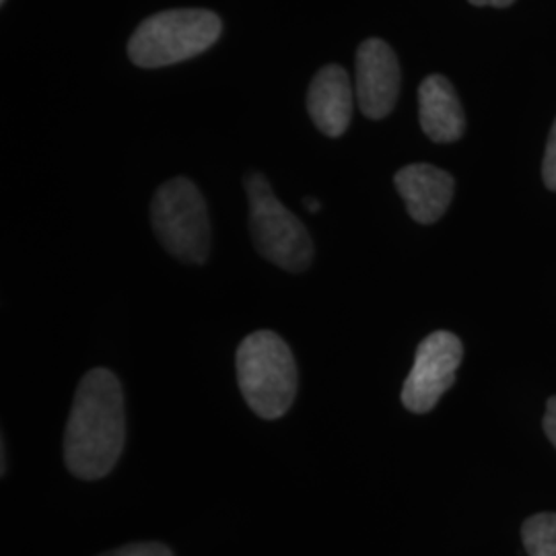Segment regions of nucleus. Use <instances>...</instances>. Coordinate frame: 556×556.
I'll use <instances>...</instances> for the list:
<instances>
[{"label":"nucleus","mask_w":556,"mask_h":556,"mask_svg":"<svg viewBox=\"0 0 556 556\" xmlns=\"http://www.w3.org/2000/svg\"><path fill=\"white\" fill-rule=\"evenodd\" d=\"M2 477L7 475V445H4V439H2V468H0Z\"/></svg>","instance_id":"f3484780"},{"label":"nucleus","mask_w":556,"mask_h":556,"mask_svg":"<svg viewBox=\"0 0 556 556\" xmlns=\"http://www.w3.org/2000/svg\"><path fill=\"white\" fill-rule=\"evenodd\" d=\"M418 118L422 132L435 142H456L466 130V116L456 89L443 75H431L418 87Z\"/></svg>","instance_id":"9d476101"},{"label":"nucleus","mask_w":556,"mask_h":556,"mask_svg":"<svg viewBox=\"0 0 556 556\" xmlns=\"http://www.w3.org/2000/svg\"><path fill=\"white\" fill-rule=\"evenodd\" d=\"M126 441L124 392L108 369L80 379L64 431V462L83 480L108 477L118 464Z\"/></svg>","instance_id":"f257e3e1"},{"label":"nucleus","mask_w":556,"mask_h":556,"mask_svg":"<svg viewBox=\"0 0 556 556\" xmlns=\"http://www.w3.org/2000/svg\"><path fill=\"white\" fill-rule=\"evenodd\" d=\"M353 85L342 66L328 64L319 71L307 93V112L319 132L330 139L346 132L353 116Z\"/></svg>","instance_id":"1a4fd4ad"},{"label":"nucleus","mask_w":556,"mask_h":556,"mask_svg":"<svg viewBox=\"0 0 556 556\" xmlns=\"http://www.w3.org/2000/svg\"><path fill=\"white\" fill-rule=\"evenodd\" d=\"M223 31L217 13L174 9L142 21L128 41V56L140 68H161L206 52Z\"/></svg>","instance_id":"7ed1b4c3"},{"label":"nucleus","mask_w":556,"mask_h":556,"mask_svg":"<svg viewBox=\"0 0 556 556\" xmlns=\"http://www.w3.org/2000/svg\"><path fill=\"white\" fill-rule=\"evenodd\" d=\"M400 197L406 202L410 217L420 225H431L443 217L454 200V178L429 163L402 167L394 178Z\"/></svg>","instance_id":"6e6552de"},{"label":"nucleus","mask_w":556,"mask_h":556,"mask_svg":"<svg viewBox=\"0 0 556 556\" xmlns=\"http://www.w3.org/2000/svg\"><path fill=\"white\" fill-rule=\"evenodd\" d=\"M475 7H495V9H507L511 7L516 0H468Z\"/></svg>","instance_id":"2eb2a0df"},{"label":"nucleus","mask_w":556,"mask_h":556,"mask_svg":"<svg viewBox=\"0 0 556 556\" xmlns=\"http://www.w3.org/2000/svg\"><path fill=\"white\" fill-rule=\"evenodd\" d=\"M464 358L462 340L438 330L418 344L415 365L402 388V404L415 415H427L454 386Z\"/></svg>","instance_id":"423d86ee"},{"label":"nucleus","mask_w":556,"mask_h":556,"mask_svg":"<svg viewBox=\"0 0 556 556\" xmlns=\"http://www.w3.org/2000/svg\"><path fill=\"white\" fill-rule=\"evenodd\" d=\"M250 199V229L260 256L289 273H303L314 258V243L305 225L280 200L262 174L245 178Z\"/></svg>","instance_id":"20e7f679"},{"label":"nucleus","mask_w":556,"mask_h":556,"mask_svg":"<svg viewBox=\"0 0 556 556\" xmlns=\"http://www.w3.org/2000/svg\"><path fill=\"white\" fill-rule=\"evenodd\" d=\"M542 178H544L546 188L556 192V119L548 142H546V153H544V163H542Z\"/></svg>","instance_id":"ddd939ff"},{"label":"nucleus","mask_w":556,"mask_h":556,"mask_svg":"<svg viewBox=\"0 0 556 556\" xmlns=\"http://www.w3.org/2000/svg\"><path fill=\"white\" fill-rule=\"evenodd\" d=\"M303 204L307 206V211H309V213H319V211H321V204H319V200L305 199L303 200Z\"/></svg>","instance_id":"dca6fc26"},{"label":"nucleus","mask_w":556,"mask_h":556,"mask_svg":"<svg viewBox=\"0 0 556 556\" xmlns=\"http://www.w3.org/2000/svg\"><path fill=\"white\" fill-rule=\"evenodd\" d=\"M153 229L161 245L188 264H204L211 248L206 202L194 181L174 178L157 190L151 204Z\"/></svg>","instance_id":"39448f33"},{"label":"nucleus","mask_w":556,"mask_h":556,"mask_svg":"<svg viewBox=\"0 0 556 556\" xmlns=\"http://www.w3.org/2000/svg\"><path fill=\"white\" fill-rule=\"evenodd\" d=\"M400 64L396 52L379 38L365 40L357 50L355 91L361 112L371 119L392 114L400 96Z\"/></svg>","instance_id":"0eeeda50"},{"label":"nucleus","mask_w":556,"mask_h":556,"mask_svg":"<svg viewBox=\"0 0 556 556\" xmlns=\"http://www.w3.org/2000/svg\"><path fill=\"white\" fill-rule=\"evenodd\" d=\"M542 427L546 438L551 439V443L556 447V396L548 397L546 402V413L542 418Z\"/></svg>","instance_id":"4468645a"},{"label":"nucleus","mask_w":556,"mask_h":556,"mask_svg":"<svg viewBox=\"0 0 556 556\" xmlns=\"http://www.w3.org/2000/svg\"><path fill=\"white\" fill-rule=\"evenodd\" d=\"M521 540L530 556H556V514H536L521 526Z\"/></svg>","instance_id":"9b49d317"},{"label":"nucleus","mask_w":556,"mask_h":556,"mask_svg":"<svg viewBox=\"0 0 556 556\" xmlns=\"http://www.w3.org/2000/svg\"><path fill=\"white\" fill-rule=\"evenodd\" d=\"M0 2H4V0H0Z\"/></svg>","instance_id":"a211bd4d"},{"label":"nucleus","mask_w":556,"mask_h":556,"mask_svg":"<svg viewBox=\"0 0 556 556\" xmlns=\"http://www.w3.org/2000/svg\"><path fill=\"white\" fill-rule=\"evenodd\" d=\"M100 556H174V553L161 542H132Z\"/></svg>","instance_id":"f8f14e48"},{"label":"nucleus","mask_w":556,"mask_h":556,"mask_svg":"<svg viewBox=\"0 0 556 556\" xmlns=\"http://www.w3.org/2000/svg\"><path fill=\"white\" fill-rule=\"evenodd\" d=\"M238 383L248 406L266 420L289 413L298 396V365L289 344L270 330H258L239 344Z\"/></svg>","instance_id":"f03ea898"}]
</instances>
